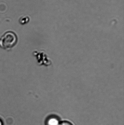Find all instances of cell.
<instances>
[{
	"label": "cell",
	"instance_id": "6da1fadb",
	"mask_svg": "<svg viewBox=\"0 0 124 125\" xmlns=\"http://www.w3.org/2000/svg\"><path fill=\"white\" fill-rule=\"evenodd\" d=\"M17 41L16 34L11 31H8L0 39V46L4 49H10L16 44Z\"/></svg>",
	"mask_w": 124,
	"mask_h": 125
},
{
	"label": "cell",
	"instance_id": "3957f363",
	"mask_svg": "<svg viewBox=\"0 0 124 125\" xmlns=\"http://www.w3.org/2000/svg\"><path fill=\"white\" fill-rule=\"evenodd\" d=\"M59 125H73V124L70 122L69 121H61Z\"/></svg>",
	"mask_w": 124,
	"mask_h": 125
},
{
	"label": "cell",
	"instance_id": "7a4b0ae2",
	"mask_svg": "<svg viewBox=\"0 0 124 125\" xmlns=\"http://www.w3.org/2000/svg\"><path fill=\"white\" fill-rule=\"evenodd\" d=\"M61 122L60 119L58 116L54 114L48 115L45 120V125H59Z\"/></svg>",
	"mask_w": 124,
	"mask_h": 125
},
{
	"label": "cell",
	"instance_id": "277c9868",
	"mask_svg": "<svg viewBox=\"0 0 124 125\" xmlns=\"http://www.w3.org/2000/svg\"><path fill=\"white\" fill-rule=\"evenodd\" d=\"M0 125H3V123L0 119Z\"/></svg>",
	"mask_w": 124,
	"mask_h": 125
}]
</instances>
